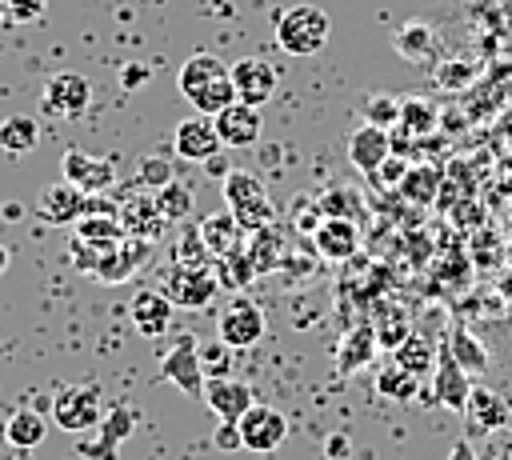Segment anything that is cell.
Returning <instances> with one entry per match:
<instances>
[{
  "label": "cell",
  "mask_w": 512,
  "mask_h": 460,
  "mask_svg": "<svg viewBox=\"0 0 512 460\" xmlns=\"http://www.w3.org/2000/svg\"><path fill=\"white\" fill-rule=\"evenodd\" d=\"M176 88L180 96L200 112V116H216L224 112L232 100H236V88H232V72L220 56L212 52H192L180 72H176Z\"/></svg>",
  "instance_id": "1"
},
{
  "label": "cell",
  "mask_w": 512,
  "mask_h": 460,
  "mask_svg": "<svg viewBox=\"0 0 512 460\" xmlns=\"http://www.w3.org/2000/svg\"><path fill=\"white\" fill-rule=\"evenodd\" d=\"M328 32H332V20L316 4H292L276 20V44L288 56H316L328 44Z\"/></svg>",
  "instance_id": "2"
},
{
  "label": "cell",
  "mask_w": 512,
  "mask_h": 460,
  "mask_svg": "<svg viewBox=\"0 0 512 460\" xmlns=\"http://www.w3.org/2000/svg\"><path fill=\"white\" fill-rule=\"evenodd\" d=\"M220 192H224V208H232V212H236V220L244 224V232H248V236H252L256 228L272 224L276 208H272V200H268V188H264V180H260L256 172L232 168V172L224 176Z\"/></svg>",
  "instance_id": "3"
},
{
  "label": "cell",
  "mask_w": 512,
  "mask_h": 460,
  "mask_svg": "<svg viewBox=\"0 0 512 460\" xmlns=\"http://www.w3.org/2000/svg\"><path fill=\"white\" fill-rule=\"evenodd\" d=\"M52 420L56 428L80 436L88 428H96L104 420V404H100V388L96 384H64L52 396Z\"/></svg>",
  "instance_id": "4"
},
{
  "label": "cell",
  "mask_w": 512,
  "mask_h": 460,
  "mask_svg": "<svg viewBox=\"0 0 512 460\" xmlns=\"http://www.w3.org/2000/svg\"><path fill=\"white\" fill-rule=\"evenodd\" d=\"M264 332H268V324H264L260 304H252V300H244V296L228 300V304L220 308V316H216V336H220L232 352L260 344V340H264Z\"/></svg>",
  "instance_id": "5"
},
{
  "label": "cell",
  "mask_w": 512,
  "mask_h": 460,
  "mask_svg": "<svg viewBox=\"0 0 512 460\" xmlns=\"http://www.w3.org/2000/svg\"><path fill=\"white\" fill-rule=\"evenodd\" d=\"M160 292H164L176 308L200 312V308H208V304H212V296L220 292V284H216L212 264H208V268H176V264H172V268L164 272Z\"/></svg>",
  "instance_id": "6"
},
{
  "label": "cell",
  "mask_w": 512,
  "mask_h": 460,
  "mask_svg": "<svg viewBox=\"0 0 512 460\" xmlns=\"http://www.w3.org/2000/svg\"><path fill=\"white\" fill-rule=\"evenodd\" d=\"M40 104H44V112L56 116V120H76V116H84V108L92 104V84H88L84 72L64 68V72L48 76Z\"/></svg>",
  "instance_id": "7"
},
{
  "label": "cell",
  "mask_w": 512,
  "mask_h": 460,
  "mask_svg": "<svg viewBox=\"0 0 512 460\" xmlns=\"http://www.w3.org/2000/svg\"><path fill=\"white\" fill-rule=\"evenodd\" d=\"M60 176L72 188H80L84 196H100V192H108L116 184V160L84 152V148H68L64 160H60Z\"/></svg>",
  "instance_id": "8"
},
{
  "label": "cell",
  "mask_w": 512,
  "mask_h": 460,
  "mask_svg": "<svg viewBox=\"0 0 512 460\" xmlns=\"http://www.w3.org/2000/svg\"><path fill=\"white\" fill-rule=\"evenodd\" d=\"M196 336L180 332L176 344L164 352L160 360V380H168L172 388H180L184 396H204V368H200V352H196Z\"/></svg>",
  "instance_id": "9"
},
{
  "label": "cell",
  "mask_w": 512,
  "mask_h": 460,
  "mask_svg": "<svg viewBox=\"0 0 512 460\" xmlns=\"http://www.w3.org/2000/svg\"><path fill=\"white\" fill-rule=\"evenodd\" d=\"M236 424H240V440L248 452H276L288 440V420L272 404H252Z\"/></svg>",
  "instance_id": "10"
},
{
  "label": "cell",
  "mask_w": 512,
  "mask_h": 460,
  "mask_svg": "<svg viewBox=\"0 0 512 460\" xmlns=\"http://www.w3.org/2000/svg\"><path fill=\"white\" fill-rule=\"evenodd\" d=\"M228 72H232L236 100H244V104H252V108H260V104H268V100L276 96L280 76H276V68H272L268 60H260V56H244V60H236Z\"/></svg>",
  "instance_id": "11"
},
{
  "label": "cell",
  "mask_w": 512,
  "mask_h": 460,
  "mask_svg": "<svg viewBox=\"0 0 512 460\" xmlns=\"http://www.w3.org/2000/svg\"><path fill=\"white\" fill-rule=\"evenodd\" d=\"M116 212H120V224H124V232L128 236H136V240H156L160 232H164V216H160V208H156V192H148L144 184H136L120 204H116Z\"/></svg>",
  "instance_id": "12"
},
{
  "label": "cell",
  "mask_w": 512,
  "mask_h": 460,
  "mask_svg": "<svg viewBox=\"0 0 512 460\" xmlns=\"http://www.w3.org/2000/svg\"><path fill=\"white\" fill-rule=\"evenodd\" d=\"M432 396H436V404H440V408H448V412H464V404H468V396H472V376L456 364V356L448 352V344H444V348H436Z\"/></svg>",
  "instance_id": "13"
},
{
  "label": "cell",
  "mask_w": 512,
  "mask_h": 460,
  "mask_svg": "<svg viewBox=\"0 0 512 460\" xmlns=\"http://www.w3.org/2000/svg\"><path fill=\"white\" fill-rule=\"evenodd\" d=\"M172 148H176L180 160L204 164V160H212L224 144H220V132H216L212 116H200V112H196V116H188V120L176 124V132H172Z\"/></svg>",
  "instance_id": "14"
},
{
  "label": "cell",
  "mask_w": 512,
  "mask_h": 460,
  "mask_svg": "<svg viewBox=\"0 0 512 460\" xmlns=\"http://www.w3.org/2000/svg\"><path fill=\"white\" fill-rule=\"evenodd\" d=\"M212 124H216L224 148H252V144L260 140V132H264L260 108H252V104H244V100H232L224 112L212 116Z\"/></svg>",
  "instance_id": "15"
},
{
  "label": "cell",
  "mask_w": 512,
  "mask_h": 460,
  "mask_svg": "<svg viewBox=\"0 0 512 460\" xmlns=\"http://www.w3.org/2000/svg\"><path fill=\"white\" fill-rule=\"evenodd\" d=\"M200 400L208 404V412H212L216 420H240V416L256 404L252 384H244V380H236V376L204 380V396H200Z\"/></svg>",
  "instance_id": "16"
},
{
  "label": "cell",
  "mask_w": 512,
  "mask_h": 460,
  "mask_svg": "<svg viewBox=\"0 0 512 460\" xmlns=\"http://www.w3.org/2000/svg\"><path fill=\"white\" fill-rule=\"evenodd\" d=\"M464 420H468V432L488 436V432H500V428L512 424V408H508V400H504L500 392H492L488 384H472V396H468V404H464Z\"/></svg>",
  "instance_id": "17"
},
{
  "label": "cell",
  "mask_w": 512,
  "mask_h": 460,
  "mask_svg": "<svg viewBox=\"0 0 512 460\" xmlns=\"http://www.w3.org/2000/svg\"><path fill=\"white\" fill-rule=\"evenodd\" d=\"M148 252H152V240L128 236V240H120L116 248H108V252L96 260L92 276H96L100 284H124V280H132V272L148 260Z\"/></svg>",
  "instance_id": "18"
},
{
  "label": "cell",
  "mask_w": 512,
  "mask_h": 460,
  "mask_svg": "<svg viewBox=\"0 0 512 460\" xmlns=\"http://www.w3.org/2000/svg\"><path fill=\"white\" fill-rule=\"evenodd\" d=\"M172 312H176V304L160 288H140L132 296V304H128V316H132L136 332L148 336V340H160L172 328Z\"/></svg>",
  "instance_id": "19"
},
{
  "label": "cell",
  "mask_w": 512,
  "mask_h": 460,
  "mask_svg": "<svg viewBox=\"0 0 512 460\" xmlns=\"http://www.w3.org/2000/svg\"><path fill=\"white\" fill-rule=\"evenodd\" d=\"M196 228H200V240H204V248H208V256H212V260L232 256V252H244L248 232H244V224L236 220V212H232V208H220V212L204 216Z\"/></svg>",
  "instance_id": "20"
},
{
  "label": "cell",
  "mask_w": 512,
  "mask_h": 460,
  "mask_svg": "<svg viewBox=\"0 0 512 460\" xmlns=\"http://www.w3.org/2000/svg\"><path fill=\"white\" fill-rule=\"evenodd\" d=\"M312 244H316V256L340 264L360 248V228L352 216H324L320 228L312 232Z\"/></svg>",
  "instance_id": "21"
},
{
  "label": "cell",
  "mask_w": 512,
  "mask_h": 460,
  "mask_svg": "<svg viewBox=\"0 0 512 460\" xmlns=\"http://www.w3.org/2000/svg\"><path fill=\"white\" fill-rule=\"evenodd\" d=\"M388 152H392V136H388V128H376V124L364 120L356 132H348V160H352L356 172L372 176V172L388 160Z\"/></svg>",
  "instance_id": "22"
},
{
  "label": "cell",
  "mask_w": 512,
  "mask_h": 460,
  "mask_svg": "<svg viewBox=\"0 0 512 460\" xmlns=\"http://www.w3.org/2000/svg\"><path fill=\"white\" fill-rule=\"evenodd\" d=\"M84 212H88V196L80 188H72L64 176L56 184H44V192H40V216L48 224H76Z\"/></svg>",
  "instance_id": "23"
},
{
  "label": "cell",
  "mask_w": 512,
  "mask_h": 460,
  "mask_svg": "<svg viewBox=\"0 0 512 460\" xmlns=\"http://www.w3.org/2000/svg\"><path fill=\"white\" fill-rule=\"evenodd\" d=\"M44 436H48V420H44L36 408H24V404H20V408L4 420V440H8L12 448H40Z\"/></svg>",
  "instance_id": "24"
},
{
  "label": "cell",
  "mask_w": 512,
  "mask_h": 460,
  "mask_svg": "<svg viewBox=\"0 0 512 460\" xmlns=\"http://www.w3.org/2000/svg\"><path fill=\"white\" fill-rule=\"evenodd\" d=\"M36 144H40V124L32 116L16 112V116H4L0 120V148L8 156H28Z\"/></svg>",
  "instance_id": "25"
},
{
  "label": "cell",
  "mask_w": 512,
  "mask_h": 460,
  "mask_svg": "<svg viewBox=\"0 0 512 460\" xmlns=\"http://www.w3.org/2000/svg\"><path fill=\"white\" fill-rule=\"evenodd\" d=\"M212 272H216V284L220 288H228V292H240V288H248L260 272H256V264H252V256H248V248L244 252H232V256H220V260H212Z\"/></svg>",
  "instance_id": "26"
},
{
  "label": "cell",
  "mask_w": 512,
  "mask_h": 460,
  "mask_svg": "<svg viewBox=\"0 0 512 460\" xmlns=\"http://www.w3.org/2000/svg\"><path fill=\"white\" fill-rule=\"evenodd\" d=\"M192 204H196V196H192V184H184V180H168V184H160L156 188V208H160V216L172 224V220H188L192 216Z\"/></svg>",
  "instance_id": "27"
},
{
  "label": "cell",
  "mask_w": 512,
  "mask_h": 460,
  "mask_svg": "<svg viewBox=\"0 0 512 460\" xmlns=\"http://www.w3.org/2000/svg\"><path fill=\"white\" fill-rule=\"evenodd\" d=\"M396 352V364L408 372V376H432V368H436V348L424 340V336H412L408 332V340L400 344V348H392Z\"/></svg>",
  "instance_id": "28"
},
{
  "label": "cell",
  "mask_w": 512,
  "mask_h": 460,
  "mask_svg": "<svg viewBox=\"0 0 512 460\" xmlns=\"http://www.w3.org/2000/svg\"><path fill=\"white\" fill-rule=\"evenodd\" d=\"M432 48H436V32L428 28V24H420V20H408L400 32H396V52L404 56V60H428L432 56Z\"/></svg>",
  "instance_id": "29"
},
{
  "label": "cell",
  "mask_w": 512,
  "mask_h": 460,
  "mask_svg": "<svg viewBox=\"0 0 512 460\" xmlns=\"http://www.w3.org/2000/svg\"><path fill=\"white\" fill-rule=\"evenodd\" d=\"M448 352L456 356V364H460L468 376H484V368H488V352H484V344H480L468 328H452V344H448Z\"/></svg>",
  "instance_id": "30"
},
{
  "label": "cell",
  "mask_w": 512,
  "mask_h": 460,
  "mask_svg": "<svg viewBox=\"0 0 512 460\" xmlns=\"http://www.w3.org/2000/svg\"><path fill=\"white\" fill-rule=\"evenodd\" d=\"M436 128V104L424 96L400 100V132L404 136H428Z\"/></svg>",
  "instance_id": "31"
},
{
  "label": "cell",
  "mask_w": 512,
  "mask_h": 460,
  "mask_svg": "<svg viewBox=\"0 0 512 460\" xmlns=\"http://www.w3.org/2000/svg\"><path fill=\"white\" fill-rule=\"evenodd\" d=\"M248 256H252V264H256L260 276L272 272V268L280 264V256H284V240H280V232H276L272 224L256 228V232H252V248H248Z\"/></svg>",
  "instance_id": "32"
},
{
  "label": "cell",
  "mask_w": 512,
  "mask_h": 460,
  "mask_svg": "<svg viewBox=\"0 0 512 460\" xmlns=\"http://www.w3.org/2000/svg\"><path fill=\"white\" fill-rule=\"evenodd\" d=\"M436 188H440V172H436L432 164H408V172H404V180H400V192H404L408 200L428 204V200L436 196Z\"/></svg>",
  "instance_id": "33"
},
{
  "label": "cell",
  "mask_w": 512,
  "mask_h": 460,
  "mask_svg": "<svg viewBox=\"0 0 512 460\" xmlns=\"http://www.w3.org/2000/svg\"><path fill=\"white\" fill-rule=\"evenodd\" d=\"M172 264H176V268H208V264H212V256H208V248H204L196 224L180 228V240H176V248H172Z\"/></svg>",
  "instance_id": "34"
},
{
  "label": "cell",
  "mask_w": 512,
  "mask_h": 460,
  "mask_svg": "<svg viewBox=\"0 0 512 460\" xmlns=\"http://www.w3.org/2000/svg\"><path fill=\"white\" fill-rule=\"evenodd\" d=\"M372 352H376V332L364 324V328H356V332H348L344 336V344H340V372H352V368H360V364H368L372 360Z\"/></svg>",
  "instance_id": "35"
},
{
  "label": "cell",
  "mask_w": 512,
  "mask_h": 460,
  "mask_svg": "<svg viewBox=\"0 0 512 460\" xmlns=\"http://www.w3.org/2000/svg\"><path fill=\"white\" fill-rule=\"evenodd\" d=\"M200 352V368H204V380H216V376H232V348L216 336V340H200L196 344Z\"/></svg>",
  "instance_id": "36"
},
{
  "label": "cell",
  "mask_w": 512,
  "mask_h": 460,
  "mask_svg": "<svg viewBox=\"0 0 512 460\" xmlns=\"http://www.w3.org/2000/svg\"><path fill=\"white\" fill-rule=\"evenodd\" d=\"M364 120L376 128H396L400 124V100L396 96H372L364 104Z\"/></svg>",
  "instance_id": "37"
},
{
  "label": "cell",
  "mask_w": 512,
  "mask_h": 460,
  "mask_svg": "<svg viewBox=\"0 0 512 460\" xmlns=\"http://www.w3.org/2000/svg\"><path fill=\"white\" fill-rule=\"evenodd\" d=\"M376 388L384 392V396H396V400H408L412 392H416V376H408L400 364L396 368H388L380 380H376Z\"/></svg>",
  "instance_id": "38"
},
{
  "label": "cell",
  "mask_w": 512,
  "mask_h": 460,
  "mask_svg": "<svg viewBox=\"0 0 512 460\" xmlns=\"http://www.w3.org/2000/svg\"><path fill=\"white\" fill-rule=\"evenodd\" d=\"M480 460H512V424L500 432H488L480 444Z\"/></svg>",
  "instance_id": "39"
},
{
  "label": "cell",
  "mask_w": 512,
  "mask_h": 460,
  "mask_svg": "<svg viewBox=\"0 0 512 460\" xmlns=\"http://www.w3.org/2000/svg\"><path fill=\"white\" fill-rule=\"evenodd\" d=\"M372 332H376V340H380L384 348H400V344L408 340V320H404V316H388V320H380Z\"/></svg>",
  "instance_id": "40"
},
{
  "label": "cell",
  "mask_w": 512,
  "mask_h": 460,
  "mask_svg": "<svg viewBox=\"0 0 512 460\" xmlns=\"http://www.w3.org/2000/svg\"><path fill=\"white\" fill-rule=\"evenodd\" d=\"M172 180V168H168V160H156V156H148L144 164H140V180L136 184H144V188H160V184H168Z\"/></svg>",
  "instance_id": "41"
},
{
  "label": "cell",
  "mask_w": 512,
  "mask_h": 460,
  "mask_svg": "<svg viewBox=\"0 0 512 460\" xmlns=\"http://www.w3.org/2000/svg\"><path fill=\"white\" fill-rule=\"evenodd\" d=\"M404 172H408V164H404V156L400 152H388V160L372 172V180H384L380 188H400V180H404Z\"/></svg>",
  "instance_id": "42"
},
{
  "label": "cell",
  "mask_w": 512,
  "mask_h": 460,
  "mask_svg": "<svg viewBox=\"0 0 512 460\" xmlns=\"http://www.w3.org/2000/svg\"><path fill=\"white\" fill-rule=\"evenodd\" d=\"M0 4H4V12H8L12 20H20V24L40 20L44 8H48V0H0Z\"/></svg>",
  "instance_id": "43"
},
{
  "label": "cell",
  "mask_w": 512,
  "mask_h": 460,
  "mask_svg": "<svg viewBox=\"0 0 512 460\" xmlns=\"http://www.w3.org/2000/svg\"><path fill=\"white\" fill-rule=\"evenodd\" d=\"M216 448H224V452L244 448V440H240V424H236V420H220V428H216Z\"/></svg>",
  "instance_id": "44"
},
{
  "label": "cell",
  "mask_w": 512,
  "mask_h": 460,
  "mask_svg": "<svg viewBox=\"0 0 512 460\" xmlns=\"http://www.w3.org/2000/svg\"><path fill=\"white\" fill-rule=\"evenodd\" d=\"M448 460H480V452L472 448V440H468V436H460V440L452 444V452H448Z\"/></svg>",
  "instance_id": "45"
},
{
  "label": "cell",
  "mask_w": 512,
  "mask_h": 460,
  "mask_svg": "<svg viewBox=\"0 0 512 460\" xmlns=\"http://www.w3.org/2000/svg\"><path fill=\"white\" fill-rule=\"evenodd\" d=\"M468 72H472V68H448V64H444V68H440V80H444V84H464Z\"/></svg>",
  "instance_id": "46"
},
{
  "label": "cell",
  "mask_w": 512,
  "mask_h": 460,
  "mask_svg": "<svg viewBox=\"0 0 512 460\" xmlns=\"http://www.w3.org/2000/svg\"><path fill=\"white\" fill-rule=\"evenodd\" d=\"M204 168H208V172H216V176H220V180H224V176H228V172H232V168H228V164H224V160H220V152H216V156H212V160H204Z\"/></svg>",
  "instance_id": "47"
},
{
  "label": "cell",
  "mask_w": 512,
  "mask_h": 460,
  "mask_svg": "<svg viewBox=\"0 0 512 460\" xmlns=\"http://www.w3.org/2000/svg\"><path fill=\"white\" fill-rule=\"evenodd\" d=\"M8 264H12V248H8V244H0V276L8 272Z\"/></svg>",
  "instance_id": "48"
},
{
  "label": "cell",
  "mask_w": 512,
  "mask_h": 460,
  "mask_svg": "<svg viewBox=\"0 0 512 460\" xmlns=\"http://www.w3.org/2000/svg\"><path fill=\"white\" fill-rule=\"evenodd\" d=\"M144 76H148V72H144V68H128V88H132V84H140V80H144Z\"/></svg>",
  "instance_id": "49"
},
{
  "label": "cell",
  "mask_w": 512,
  "mask_h": 460,
  "mask_svg": "<svg viewBox=\"0 0 512 460\" xmlns=\"http://www.w3.org/2000/svg\"><path fill=\"white\" fill-rule=\"evenodd\" d=\"M4 220L16 224V220H20V208H16V204H4Z\"/></svg>",
  "instance_id": "50"
}]
</instances>
